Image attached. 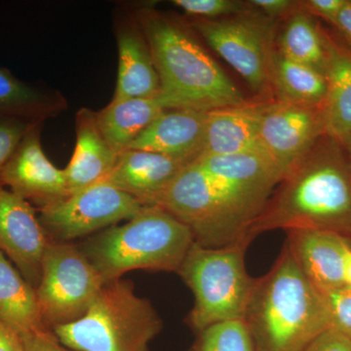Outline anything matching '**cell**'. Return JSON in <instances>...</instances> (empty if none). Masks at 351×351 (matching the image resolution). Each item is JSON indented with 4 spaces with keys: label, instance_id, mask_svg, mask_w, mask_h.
Here are the masks:
<instances>
[{
    "label": "cell",
    "instance_id": "1",
    "mask_svg": "<svg viewBox=\"0 0 351 351\" xmlns=\"http://www.w3.org/2000/svg\"><path fill=\"white\" fill-rule=\"evenodd\" d=\"M281 181L262 156L200 154L152 206L186 223L195 243L209 248L246 243L249 230Z\"/></svg>",
    "mask_w": 351,
    "mask_h": 351
},
{
    "label": "cell",
    "instance_id": "2",
    "mask_svg": "<svg viewBox=\"0 0 351 351\" xmlns=\"http://www.w3.org/2000/svg\"><path fill=\"white\" fill-rule=\"evenodd\" d=\"M311 230L351 244V165L345 145L325 134L277 184L249 230Z\"/></svg>",
    "mask_w": 351,
    "mask_h": 351
},
{
    "label": "cell",
    "instance_id": "3",
    "mask_svg": "<svg viewBox=\"0 0 351 351\" xmlns=\"http://www.w3.org/2000/svg\"><path fill=\"white\" fill-rule=\"evenodd\" d=\"M156 66L158 96L169 110H218L246 103L243 94L193 34L171 16L141 7L133 12Z\"/></svg>",
    "mask_w": 351,
    "mask_h": 351
},
{
    "label": "cell",
    "instance_id": "4",
    "mask_svg": "<svg viewBox=\"0 0 351 351\" xmlns=\"http://www.w3.org/2000/svg\"><path fill=\"white\" fill-rule=\"evenodd\" d=\"M243 321L255 351H302L331 329L324 298L286 245L271 269L256 278Z\"/></svg>",
    "mask_w": 351,
    "mask_h": 351
},
{
    "label": "cell",
    "instance_id": "5",
    "mask_svg": "<svg viewBox=\"0 0 351 351\" xmlns=\"http://www.w3.org/2000/svg\"><path fill=\"white\" fill-rule=\"evenodd\" d=\"M193 232L159 206H143L122 226L101 230L80 246L104 282L133 270L178 272L195 243Z\"/></svg>",
    "mask_w": 351,
    "mask_h": 351
},
{
    "label": "cell",
    "instance_id": "6",
    "mask_svg": "<svg viewBox=\"0 0 351 351\" xmlns=\"http://www.w3.org/2000/svg\"><path fill=\"white\" fill-rule=\"evenodd\" d=\"M163 328L162 319L131 281L104 284L80 320L52 330L60 343L75 351H149Z\"/></svg>",
    "mask_w": 351,
    "mask_h": 351
},
{
    "label": "cell",
    "instance_id": "7",
    "mask_svg": "<svg viewBox=\"0 0 351 351\" xmlns=\"http://www.w3.org/2000/svg\"><path fill=\"white\" fill-rule=\"evenodd\" d=\"M249 245L209 248L193 243L177 274L189 286L195 304L186 322L195 332L230 320H243L256 278L245 267Z\"/></svg>",
    "mask_w": 351,
    "mask_h": 351
},
{
    "label": "cell",
    "instance_id": "8",
    "mask_svg": "<svg viewBox=\"0 0 351 351\" xmlns=\"http://www.w3.org/2000/svg\"><path fill=\"white\" fill-rule=\"evenodd\" d=\"M104 284L98 270L80 247L51 240L36 288L44 325L53 330L80 320Z\"/></svg>",
    "mask_w": 351,
    "mask_h": 351
},
{
    "label": "cell",
    "instance_id": "9",
    "mask_svg": "<svg viewBox=\"0 0 351 351\" xmlns=\"http://www.w3.org/2000/svg\"><path fill=\"white\" fill-rule=\"evenodd\" d=\"M207 43L260 96L272 94L270 64L276 48L274 20L256 12L191 23Z\"/></svg>",
    "mask_w": 351,
    "mask_h": 351
},
{
    "label": "cell",
    "instance_id": "10",
    "mask_svg": "<svg viewBox=\"0 0 351 351\" xmlns=\"http://www.w3.org/2000/svg\"><path fill=\"white\" fill-rule=\"evenodd\" d=\"M143 205L103 181L40 207L38 219L53 241L71 242L129 221Z\"/></svg>",
    "mask_w": 351,
    "mask_h": 351
},
{
    "label": "cell",
    "instance_id": "11",
    "mask_svg": "<svg viewBox=\"0 0 351 351\" xmlns=\"http://www.w3.org/2000/svg\"><path fill=\"white\" fill-rule=\"evenodd\" d=\"M325 134V105H292L272 99L261 123V149L282 180Z\"/></svg>",
    "mask_w": 351,
    "mask_h": 351
},
{
    "label": "cell",
    "instance_id": "12",
    "mask_svg": "<svg viewBox=\"0 0 351 351\" xmlns=\"http://www.w3.org/2000/svg\"><path fill=\"white\" fill-rule=\"evenodd\" d=\"M50 241L31 204L10 191L0 189V251L34 289Z\"/></svg>",
    "mask_w": 351,
    "mask_h": 351
},
{
    "label": "cell",
    "instance_id": "13",
    "mask_svg": "<svg viewBox=\"0 0 351 351\" xmlns=\"http://www.w3.org/2000/svg\"><path fill=\"white\" fill-rule=\"evenodd\" d=\"M1 184L40 207L69 195L64 169L52 164L41 147L40 123L32 127L18 145L2 172Z\"/></svg>",
    "mask_w": 351,
    "mask_h": 351
},
{
    "label": "cell",
    "instance_id": "14",
    "mask_svg": "<svg viewBox=\"0 0 351 351\" xmlns=\"http://www.w3.org/2000/svg\"><path fill=\"white\" fill-rule=\"evenodd\" d=\"M271 100L247 101L234 107L208 112L200 154H258L265 157L261 149L260 129L263 113Z\"/></svg>",
    "mask_w": 351,
    "mask_h": 351
},
{
    "label": "cell",
    "instance_id": "15",
    "mask_svg": "<svg viewBox=\"0 0 351 351\" xmlns=\"http://www.w3.org/2000/svg\"><path fill=\"white\" fill-rule=\"evenodd\" d=\"M191 161L142 151L125 149L105 181L133 196L143 205H152Z\"/></svg>",
    "mask_w": 351,
    "mask_h": 351
},
{
    "label": "cell",
    "instance_id": "16",
    "mask_svg": "<svg viewBox=\"0 0 351 351\" xmlns=\"http://www.w3.org/2000/svg\"><path fill=\"white\" fill-rule=\"evenodd\" d=\"M119 75L112 101L151 98L160 92V82L151 48L133 14L117 19Z\"/></svg>",
    "mask_w": 351,
    "mask_h": 351
},
{
    "label": "cell",
    "instance_id": "17",
    "mask_svg": "<svg viewBox=\"0 0 351 351\" xmlns=\"http://www.w3.org/2000/svg\"><path fill=\"white\" fill-rule=\"evenodd\" d=\"M207 115L208 112L191 108L165 110L127 149H142L193 161L202 149Z\"/></svg>",
    "mask_w": 351,
    "mask_h": 351
},
{
    "label": "cell",
    "instance_id": "18",
    "mask_svg": "<svg viewBox=\"0 0 351 351\" xmlns=\"http://www.w3.org/2000/svg\"><path fill=\"white\" fill-rule=\"evenodd\" d=\"M286 246L304 276L322 293L346 285L343 254L350 242L334 233L288 230Z\"/></svg>",
    "mask_w": 351,
    "mask_h": 351
},
{
    "label": "cell",
    "instance_id": "19",
    "mask_svg": "<svg viewBox=\"0 0 351 351\" xmlns=\"http://www.w3.org/2000/svg\"><path fill=\"white\" fill-rule=\"evenodd\" d=\"M75 131V152L64 168L69 195L105 181L119 156L101 134L97 113L89 108L76 113Z\"/></svg>",
    "mask_w": 351,
    "mask_h": 351
},
{
    "label": "cell",
    "instance_id": "20",
    "mask_svg": "<svg viewBox=\"0 0 351 351\" xmlns=\"http://www.w3.org/2000/svg\"><path fill=\"white\" fill-rule=\"evenodd\" d=\"M323 31L328 53L326 134L343 143L351 138V49Z\"/></svg>",
    "mask_w": 351,
    "mask_h": 351
},
{
    "label": "cell",
    "instance_id": "21",
    "mask_svg": "<svg viewBox=\"0 0 351 351\" xmlns=\"http://www.w3.org/2000/svg\"><path fill=\"white\" fill-rule=\"evenodd\" d=\"M169 110L157 95L151 98L112 101L97 113L104 137L117 154L131 143L165 110Z\"/></svg>",
    "mask_w": 351,
    "mask_h": 351
},
{
    "label": "cell",
    "instance_id": "22",
    "mask_svg": "<svg viewBox=\"0 0 351 351\" xmlns=\"http://www.w3.org/2000/svg\"><path fill=\"white\" fill-rule=\"evenodd\" d=\"M0 322L19 336L48 329L44 325L36 289L0 251ZM50 330V329H49Z\"/></svg>",
    "mask_w": 351,
    "mask_h": 351
},
{
    "label": "cell",
    "instance_id": "23",
    "mask_svg": "<svg viewBox=\"0 0 351 351\" xmlns=\"http://www.w3.org/2000/svg\"><path fill=\"white\" fill-rule=\"evenodd\" d=\"M270 85L274 100L301 106L325 105L326 76L306 64L297 63L274 48L270 64Z\"/></svg>",
    "mask_w": 351,
    "mask_h": 351
},
{
    "label": "cell",
    "instance_id": "24",
    "mask_svg": "<svg viewBox=\"0 0 351 351\" xmlns=\"http://www.w3.org/2000/svg\"><path fill=\"white\" fill-rule=\"evenodd\" d=\"M66 106L61 94L32 87L0 68V117L41 123L63 112Z\"/></svg>",
    "mask_w": 351,
    "mask_h": 351
},
{
    "label": "cell",
    "instance_id": "25",
    "mask_svg": "<svg viewBox=\"0 0 351 351\" xmlns=\"http://www.w3.org/2000/svg\"><path fill=\"white\" fill-rule=\"evenodd\" d=\"M276 46L288 59L311 66L322 75L326 73L324 31L309 14L299 9L289 16Z\"/></svg>",
    "mask_w": 351,
    "mask_h": 351
},
{
    "label": "cell",
    "instance_id": "26",
    "mask_svg": "<svg viewBox=\"0 0 351 351\" xmlns=\"http://www.w3.org/2000/svg\"><path fill=\"white\" fill-rule=\"evenodd\" d=\"M186 351H255L250 332L243 320L217 323L196 332Z\"/></svg>",
    "mask_w": 351,
    "mask_h": 351
},
{
    "label": "cell",
    "instance_id": "27",
    "mask_svg": "<svg viewBox=\"0 0 351 351\" xmlns=\"http://www.w3.org/2000/svg\"><path fill=\"white\" fill-rule=\"evenodd\" d=\"M173 4L195 19L216 20L256 12L250 1L237 0H174Z\"/></svg>",
    "mask_w": 351,
    "mask_h": 351
},
{
    "label": "cell",
    "instance_id": "28",
    "mask_svg": "<svg viewBox=\"0 0 351 351\" xmlns=\"http://www.w3.org/2000/svg\"><path fill=\"white\" fill-rule=\"evenodd\" d=\"M331 329L351 341V287L348 285L322 293Z\"/></svg>",
    "mask_w": 351,
    "mask_h": 351
},
{
    "label": "cell",
    "instance_id": "29",
    "mask_svg": "<svg viewBox=\"0 0 351 351\" xmlns=\"http://www.w3.org/2000/svg\"><path fill=\"white\" fill-rule=\"evenodd\" d=\"M36 124H38V122L13 117H0V189H2L1 176L4 167L25 134Z\"/></svg>",
    "mask_w": 351,
    "mask_h": 351
},
{
    "label": "cell",
    "instance_id": "30",
    "mask_svg": "<svg viewBox=\"0 0 351 351\" xmlns=\"http://www.w3.org/2000/svg\"><path fill=\"white\" fill-rule=\"evenodd\" d=\"M20 338L25 351H75L62 345L49 329L27 332Z\"/></svg>",
    "mask_w": 351,
    "mask_h": 351
},
{
    "label": "cell",
    "instance_id": "31",
    "mask_svg": "<svg viewBox=\"0 0 351 351\" xmlns=\"http://www.w3.org/2000/svg\"><path fill=\"white\" fill-rule=\"evenodd\" d=\"M346 0H306L299 1L300 10L316 16L335 25Z\"/></svg>",
    "mask_w": 351,
    "mask_h": 351
},
{
    "label": "cell",
    "instance_id": "32",
    "mask_svg": "<svg viewBox=\"0 0 351 351\" xmlns=\"http://www.w3.org/2000/svg\"><path fill=\"white\" fill-rule=\"evenodd\" d=\"M302 351H351V341L334 329H328Z\"/></svg>",
    "mask_w": 351,
    "mask_h": 351
},
{
    "label": "cell",
    "instance_id": "33",
    "mask_svg": "<svg viewBox=\"0 0 351 351\" xmlns=\"http://www.w3.org/2000/svg\"><path fill=\"white\" fill-rule=\"evenodd\" d=\"M250 3L257 12H262L272 20L288 18L300 9L299 1L291 0H251Z\"/></svg>",
    "mask_w": 351,
    "mask_h": 351
},
{
    "label": "cell",
    "instance_id": "34",
    "mask_svg": "<svg viewBox=\"0 0 351 351\" xmlns=\"http://www.w3.org/2000/svg\"><path fill=\"white\" fill-rule=\"evenodd\" d=\"M0 351H25L17 332L0 322Z\"/></svg>",
    "mask_w": 351,
    "mask_h": 351
},
{
    "label": "cell",
    "instance_id": "35",
    "mask_svg": "<svg viewBox=\"0 0 351 351\" xmlns=\"http://www.w3.org/2000/svg\"><path fill=\"white\" fill-rule=\"evenodd\" d=\"M334 27L341 32L351 49V0H346Z\"/></svg>",
    "mask_w": 351,
    "mask_h": 351
},
{
    "label": "cell",
    "instance_id": "36",
    "mask_svg": "<svg viewBox=\"0 0 351 351\" xmlns=\"http://www.w3.org/2000/svg\"><path fill=\"white\" fill-rule=\"evenodd\" d=\"M343 276H345L346 285L351 287V244L346 246L343 254Z\"/></svg>",
    "mask_w": 351,
    "mask_h": 351
},
{
    "label": "cell",
    "instance_id": "37",
    "mask_svg": "<svg viewBox=\"0 0 351 351\" xmlns=\"http://www.w3.org/2000/svg\"><path fill=\"white\" fill-rule=\"evenodd\" d=\"M343 145H345L346 152H348V158H350V165H351V138H348L346 142L341 143Z\"/></svg>",
    "mask_w": 351,
    "mask_h": 351
}]
</instances>
